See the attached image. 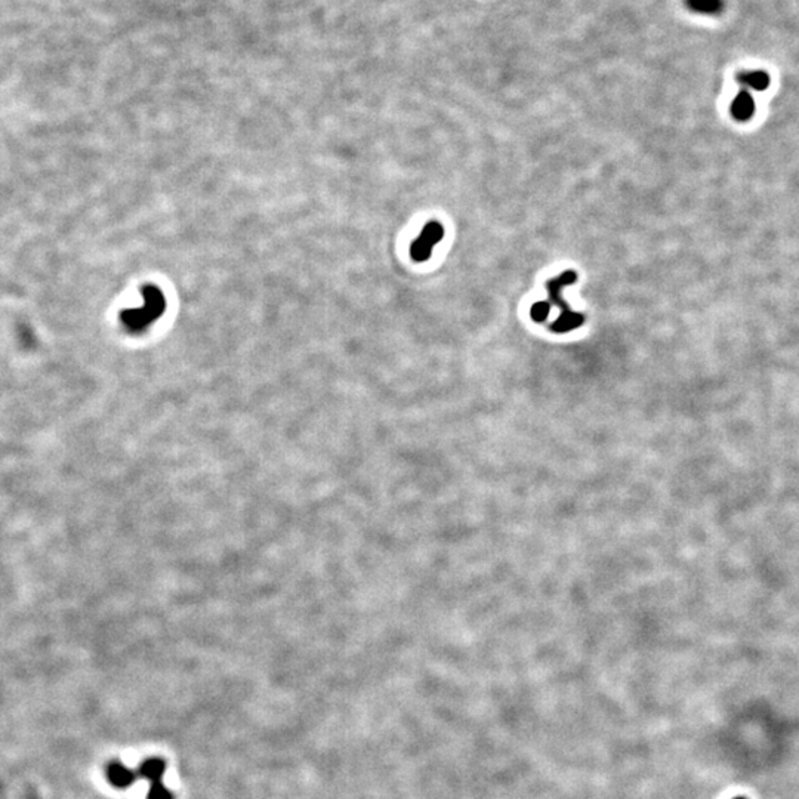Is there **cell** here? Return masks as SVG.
<instances>
[{
	"mask_svg": "<svg viewBox=\"0 0 799 799\" xmlns=\"http://www.w3.org/2000/svg\"><path fill=\"white\" fill-rule=\"evenodd\" d=\"M142 295H144L142 307L125 311L122 315L125 326L132 332H140L145 329L148 324L153 323L156 319H159L164 311L166 305L164 296L159 289L153 288V286H148V288L144 289Z\"/></svg>",
	"mask_w": 799,
	"mask_h": 799,
	"instance_id": "cell-1",
	"label": "cell"
},
{
	"mask_svg": "<svg viewBox=\"0 0 799 799\" xmlns=\"http://www.w3.org/2000/svg\"><path fill=\"white\" fill-rule=\"evenodd\" d=\"M444 235L443 226L438 222H428L420 235L412 244V258L418 262L429 259L434 246H436Z\"/></svg>",
	"mask_w": 799,
	"mask_h": 799,
	"instance_id": "cell-2",
	"label": "cell"
},
{
	"mask_svg": "<svg viewBox=\"0 0 799 799\" xmlns=\"http://www.w3.org/2000/svg\"><path fill=\"white\" fill-rule=\"evenodd\" d=\"M577 281V274L575 271H566L560 274L557 279H552L548 281L546 288H548V296H549V303L552 305H557V307L561 310V312H567L570 311L568 303L566 302V299L562 298V289L566 288V286H570Z\"/></svg>",
	"mask_w": 799,
	"mask_h": 799,
	"instance_id": "cell-3",
	"label": "cell"
},
{
	"mask_svg": "<svg viewBox=\"0 0 799 799\" xmlns=\"http://www.w3.org/2000/svg\"><path fill=\"white\" fill-rule=\"evenodd\" d=\"M107 778L114 787L126 789L134 783L135 774L132 769L127 768L126 765L120 763H111L107 768Z\"/></svg>",
	"mask_w": 799,
	"mask_h": 799,
	"instance_id": "cell-4",
	"label": "cell"
},
{
	"mask_svg": "<svg viewBox=\"0 0 799 799\" xmlns=\"http://www.w3.org/2000/svg\"><path fill=\"white\" fill-rule=\"evenodd\" d=\"M584 321H585L584 315L570 310L567 312L560 314V317L551 324V330L555 333H567L575 329H579L580 326L584 324Z\"/></svg>",
	"mask_w": 799,
	"mask_h": 799,
	"instance_id": "cell-5",
	"label": "cell"
},
{
	"mask_svg": "<svg viewBox=\"0 0 799 799\" xmlns=\"http://www.w3.org/2000/svg\"><path fill=\"white\" fill-rule=\"evenodd\" d=\"M732 113L737 120H749L755 113L754 98L747 92H740L733 101Z\"/></svg>",
	"mask_w": 799,
	"mask_h": 799,
	"instance_id": "cell-6",
	"label": "cell"
},
{
	"mask_svg": "<svg viewBox=\"0 0 799 799\" xmlns=\"http://www.w3.org/2000/svg\"><path fill=\"white\" fill-rule=\"evenodd\" d=\"M164 769H166V765L162 759L153 758V759H147V761L142 763V765L140 768V774H141V777L145 778V780L151 782V783H157V782H162Z\"/></svg>",
	"mask_w": 799,
	"mask_h": 799,
	"instance_id": "cell-7",
	"label": "cell"
},
{
	"mask_svg": "<svg viewBox=\"0 0 799 799\" xmlns=\"http://www.w3.org/2000/svg\"><path fill=\"white\" fill-rule=\"evenodd\" d=\"M688 9L702 15H718L723 12L724 0H687Z\"/></svg>",
	"mask_w": 799,
	"mask_h": 799,
	"instance_id": "cell-8",
	"label": "cell"
},
{
	"mask_svg": "<svg viewBox=\"0 0 799 799\" xmlns=\"http://www.w3.org/2000/svg\"><path fill=\"white\" fill-rule=\"evenodd\" d=\"M738 83H742L747 89H754V91H764L769 85V77L764 72H747L742 73L737 77Z\"/></svg>",
	"mask_w": 799,
	"mask_h": 799,
	"instance_id": "cell-9",
	"label": "cell"
},
{
	"mask_svg": "<svg viewBox=\"0 0 799 799\" xmlns=\"http://www.w3.org/2000/svg\"><path fill=\"white\" fill-rule=\"evenodd\" d=\"M549 311H551V303L548 301H542V302H536L535 305H533L530 315L536 323H544L548 319Z\"/></svg>",
	"mask_w": 799,
	"mask_h": 799,
	"instance_id": "cell-10",
	"label": "cell"
},
{
	"mask_svg": "<svg viewBox=\"0 0 799 799\" xmlns=\"http://www.w3.org/2000/svg\"><path fill=\"white\" fill-rule=\"evenodd\" d=\"M147 799H173V795L162 782H157L151 783V787L148 789Z\"/></svg>",
	"mask_w": 799,
	"mask_h": 799,
	"instance_id": "cell-11",
	"label": "cell"
},
{
	"mask_svg": "<svg viewBox=\"0 0 799 799\" xmlns=\"http://www.w3.org/2000/svg\"><path fill=\"white\" fill-rule=\"evenodd\" d=\"M734 799H746V798H743V796H738V798H734Z\"/></svg>",
	"mask_w": 799,
	"mask_h": 799,
	"instance_id": "cell-12",
	"label": "cell"
}]
</instances>
